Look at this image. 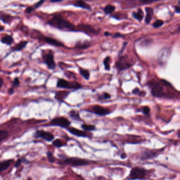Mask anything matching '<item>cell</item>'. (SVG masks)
Segmentation results:
<instances>
[{"label": "cell", "mask_w": 180, "mask_h": 180, "mask_svg": "<svg viewBox=\"0 0 180 180\" xmlns=\"http://www.w3.org/2000/svg\"><path fill=\"white\" fill-rule=\"evenodd\" d=\"M26 161V159H19V160H18V161L16 162V163L14 165V166H15V168H18V167L20 165L21 163L25 162Z\"/></svg>", "instance_id": "obj_32"}, {"label": "cell", "mask_w": 180, "mask_h": 180, "mask_svg": "<svg viewBox=\"0 0 180 180\" xmlns=\"http://www.w3.org/2000/svg\"><path fill=\"white\" fill-rule=\"evenodd\" d=\"M27 43L28 42L26 41H22L21 42L19 43L18 44L16 45V47H14V50L16 51H20L26 46Z\"/></svg>", "instance_id": "obj_25"}, {"label": "cell", "mask_w": 180, "mask_h": 180, "mask_svg": "<svg viewBox=\"0 0 180 180\" xmlns=\"http://www.w3.org/2000/svg\"><path fill=\"white\" fill-rule=\"evenodd\" d=\"M149 112H150V109H149V107H147V106L143 107V113L145 114H148L149 113Z\"/></svg>", "instance_id": "obj_35"}, {"label": "cell", "mask_w": 180, "mask_h": 180, "mask_svg": "<svg viewBox=\"0 0 180 180\" xmlns=\"http://www.w3.org/2000/svg\"><path fill=\"white\" fill-rule=\"evenodd\" d=\"M33 10V9L32 8H31V7L28 8L26 9V12L28 13H30L31 11H32Z\"/></svg>", "instance_id": "obj_40"}, {"label": "cell", "mask_w": 180, "mask_h": 180, "mask_svg": "<svg viewBox=\"0 0 180 180\" xmlns=\"http://www.w3.org/2000/svg\"><path fill=\"white\" fill-rule=\"evenodd\" d=\"M175 10L177 13H180V7L178 6H176L175 7Z\"/></svg>", "instance_id": "obj_41"}, {"label": "cell", "mask_w": 180, "mask_h": 180, "mask_svg": "<svg viewBox=\"0 0 180 180\" xmlns=\"http://www.w3.org/2000/svg\"><path fill=\"white\" fill-rule=\"evenodd\" d=\"M65 164L71 165L74 166H84L89 164V161L87 160L77 158H71L64 160Z\"/></svg>", "instance_id": "obj_6"}, {"label": "cell", "mask_w": 180, "mask_h": 180, "mask_svg": "<svg viewBox=\"0 0 180 180\" xmlns=\"http://www.w3.org/2000/svg\"><path fill=\"white\" fill-rule=\"evenodd\" d=\"M48 24L60 30H74V26L60 16H55L53 17L50 20H49Z\"/></svg>", "instance_id": "obj_1"}, {"label": "cell", "mask_w": 180, "mask_h": 180, "mask_svg": "<svg viewBox=\"0 0 180 180\" xmlns=\"http://www.w3.org/2000/svg\"><path fill=\"white\" fill-rule=\"evenodd\" d=\"M131 66V64L128 60V57L126 56H121L119 57V59L115 64L116 69L119 71L128 69Z\"/></svg>", "instance_id": "obj_5"}, {"label": "cell", "mask_w": 180, "mask_h": 180, "mask_svg": "<svg viewBox=\"0 0 180 180\" xmlns=\"http://www.w3.org/2000/svg\"><path fill=\"white\" fill-rule=\"evenodd\" d=\"M150 87L151 89L153 95L156 97H159L162 94V87L157 82H151L150 83Z\"/></svg>", "instance_id": "obj_10"}, {"label": "cell", "mask_w": 180, "mask_h": 180, "mask_svg": "<svg viewBox=\"0 0 180 180\" xmlns=\"http://www.w3.org/2000/svg\"><path fill=\"white\" fill-rule=\"evenodd\" d=\"M13 162V160H9L0 162V173L7 170Z\"/></svg>", "instance_id": "obj_13"}, {"label": "cell", "mask_w": 180, "mask_h": 180, "mask_svg": "<svg viewBox=\"0 0 180 180\" xmlns=\"http://www.w3.org/2000/svg\"><path fill=\"white\" fill-rule=\"evenodd\" d=\"M178 136H179V138H180V131L178 132Z\"/></svg>", "instance_id": "obj_46"}, {"label": "cell", "mask_w": 180, "mask_h": 180, "mask_svg": "<svg viewBox=\"0 0 180 180\" xmlns=\"http://www.w3.org/2000/svg\"><path fill=\"white\" fill-rule=\"evenodd\" d=\"M115 9H116L115 6L112 5H109L105 7L104 10L106 14H110V13L113 12L115 10Z\"/></svg>", "instance_id": "obj_26"}, {"label": "cell", "mask_w": 180, "mask_h": 180, "mask_svg": "<svg viewBox=\"0 0 180 180\" xmlns=\"http://www.w3.org/2000/svg\"><path fill=\"white\" fill-rule=\"evenodd\" d=\"M35 137L42 138L43 140L48 142L52 141L54 138V136L50 132L44 131L43 130L38 131L35 134Z\"/></svg>", "instance_id": "obj_9"}, {"label": "cell", "mask_w": 180, "mask_h": 180, "mask_svg": "<svg viewBox=\"0 0 180 180\" xmlns=\"http://www.w3.org/2000/svg\"><path fill=\"white\" fill-rule=\"evenodd\" d=\"M3 84V80L0 77V87H2Z\"/></svg>", "instance_id": "obj_42"}, {"label": "cell", "mask_w": 180, "mask_h": 180, "mask_svg": "<svg viewBox=\"0 0 180 180\" xmlns=\"http://www.w3.org/2000/svg\"><path fill=\"white\" fill-rule=\"evenodd\" d=\"M62 0H51V1L52 2H59L60 1H62Z\"/></svg>", "instance_id": "obj_44"}, {"label": "cell", "mask_w": 180, "mask_h": 180, "mask_svg": "<svg viewBox=\"0 0 180 180\" xmlns=\"http://www.w3.org/2000/svg\"><path fill=\"white\" fill-rule=\"evenodd\" d=\"M8 136V133L6 131L0 130V143L5 140Z\"/></svg>", "instance_id": "obj_28"}, {"label": "cell", "mask_w": 180, "mask_h": 180, "mask_svg": "<svg viewBox=\"0 0 180 180\" xmlns=\"http://www.w3.org/2000/svg\"><path fill=\"white\" fill-rule=\"evenodd\" d=\"M146 175V171L145 169L139 167H134L131 169L128 180H142L145 178Z\"/></svg>", "instance_id": "obj_2"}, {"label": "cell", "mask_w": 180, "mask_h": 180, "mask_svg": "<svg viewBox=\"0 0 180 180\" xmlns=\"http://www.w3.org/2000/svg\"><path fill=\"white\" fill-rule=\"evenodd\" d=\"M139 92H140V90L138 89V88H136L133 90V93H134V94H138Z\"/></svg>", "instance_id": "obj_38"}, {"label": "cell", "mask_w": 180, "mask_h": 180, "mask_svg": "<svg viewBox=\"0 0 180 180\" xmlns=\"http://www.w3.org/2000/svg\"><path fill=\"white\" fill-rule=\"evenodd\" d=\"M1 42L3 43L6 44L11 45L13 42V39L11 36L6 35V36L2 38L1 39Z\"/></svg>", "instance_id": "obj_20"}, {"label": "cell", "mask_w": 180, "mask_h": 180, "mask_svg": "<svg viewBox=\"0 0 180 180\" xmlns=\"http://www.w3.org/2000/svg\"><path fill=\"white\" fill-rule=\"evenodd\" d=\"M74 5L77 7H80L81 8H84V9H87L90 10L91 8V6H90L89 4L86 3L85 2H84L82 0H77L74 2Z\"/></svg>", "instance_id": "obj_15"}, {"label": "cell", "mask_w": 180, "mask_h": 180, "mask_svg": "<svg viewBox=\"0 0 180 180\" xmlns=\"http://www.w3.org/2000/svg\"><path fill=\"white\" fill-rule=\"evenodd\" d=\"M178 30L180 31V26H179V27H178Z\"/></svg>", "instance_id": "obj_47"}, {"label": "cell", "mask_w": 180, "mask_h": 180, "mask_svg": "<svg viewBox=\"0 0 180 180\" xmlns=\"http://www.w3.org/2000/svg\"><path fill=\"white\" fill-rule=\"evenodd\" d=\"M140 1L142 3H143V4H149V3H152V2L158 1H159V0H140Z\"/></svg>", "instance_id": "obj_33"}, {"label": "cell", "mask_w": 180, "mask_h": 180, "mask_svg": "<svg viewBox=\"0 0 180 180\" xmlns=\"http://www.w3.org/2000/svg\"><path fill=\"white\" fill-rule=\"evenodd\" d=\"M122 37V35L120 34L119 33H116V34H115V35L114 36V38H118V37Z\"/></svg>", "instance_id": "obj_43"}, {"label": "cell", "mask_w": 180, "mask_h": 180, "mask_svg": "<svg viewBox=\"0 0 180 180\" xmlns=\"http://www.w3.org/2000/svg\"><path fill=\"white\" fill-rule=\"evenodd\" d=\"M69 116L74 120L76 121H81V119L79 113L75 110H71V111L69 112Z\"/></svg>", "instance_id": "obj_18"}, {"label": "cell", "mask_w": 180, "mask_h": 180, "mask_svg": "<svg viewBox=\"0 0 180 180\" xmlns=\"http://www.w3.org/2000/svg\"><path fill=\"white\" fill-rule=\"evenodd\" d=\"M71 122L69 121L67 119L64 117H55L52 119L49 123V126H57L62 128L67 129L70 126Z\"/></svg>", "instance_id": "obj_4"}, {"label": "cell", "mask_w": 180, "mask_h": 180, "mask_svg": "<svg viewBox=\"0 0 180 180\" xmlns=\"http://www.w3.org/2000/svg\"><path fill=\"white\" fill-rule=\"evenodd\" d=\"M163 24V21L161 20H158L156 21L155 22L153 23V26L155 28H159L160 26H162Z\"/></svg>", "instance_id": "obj_30"}, {"label": "cell", "mask_w": 180, "mask_h": 180, "mask_svg": "<svg viewBox=\"0 0 180 180\" xmlns=\"http://www.w3.org/2000/svg\"><path fill=\"white\" fill-rule=\"evenodd\" d=\"M143 12L141 9H139L138 10V12H134L133 13V16L134 18L137 19L139 21H141L142 20V18H143Z\"/></svg>", "instance_id": "obj_22"}, {"label": "cell", "mask_w": 180, "mask_h": 180, "mask_svg": "<svg viewBox=\"0 0 180 180\" xmlns=\"http://www.w3.org/2000/svg\"><path fill=\"white\" fill-rule=\"evenodd\" d=\"M80 29L82 30L85 31V32L91 33L92 34H96L97 31H95V29L92 28V26L87 25H81L80 26Z\"/></svg>", "instance_id": "obj_16"}, {"label": "cell", "mask_w": 180, "mask_h": 180, "mask_svg": "<svg viewBox=\"0 0 180 180\" xmlns=\"http://www.w3.org/2000/svg\"><path fill=\"white\" fill-rule=\"evenodd\" d=\"M67 129L70 133L74 136H77L78 137H87V134L85 132L81 131L80 129H77L73 127H69L67 128Z\"/></svg>", "instance_id": "obj_12"}, {"label": "cell", "mask_w": 180, "mask_h": 180, "mask_svg": "<svg viewBox=\"0 0 180 180\" xmlns=\"http://www.w3.org/2000/svg\"><path fill=\"white\" fill-rule=\"evenodd\" d=\"M14 88L13 87H11V88L9 90H8V93H9L10 94H13L14 93Z\"/></svg>", "instance_id": "obj_37"}, {"label": "cell", "mask_w": 180, "mask_h": 180, "mask_svg": "<svg viewBox=\"0 0 180 180\" xmlns=\"http://www.w3.org/2000/svg\"><path fill=\"white\" fill-rule=\"evenodd\" d=\"M111 62V57H106L103 61V64L105 67V70L109 71L110 70V63Z\"/></svg>", "instance_id": "obj_23"}, {"label": "cell", "mask_w": 180, "mask_h": 180, "mask_svg": "<svg viewBox=\"0 0 180 180\" xmlns=\"http://www.w3.org/2000/svg\"><path fill=\"white\" fill-rule=\"evenodd\" d=\"M105 35H106V36H108V35H110L109 33L105 32Z\"/></svg>", "instance_id": "obj_45"}, {"label": "cell", "mask_w": 180, "mask_h": 180, "mask_svg": "<svg viewBox=\"0 0 180 180\" xmlns=\"http://www.w3.org/2000/svg\"><path fill=\"white\" fill-rule=\"evenodd\" d=\"M53 145L57 148H61L65 146L64 143L60 139H56L53 142Z\"/></svg>", "instance_id": "obj_27"}, {"label": "cell", "mask_w": 180, "mask_h": 180, "mask_svg": "<svg viewBox=\"0 0 180 180\" xmlns=\"http://www.w3.org/2000/svg\"><path fill=\"white\" fill-rule=\"evenodd\" d=\"M82 128L86 131H92L95 129V126L93 125H88L86 124H82L81 126Z\"/></svg>", "instance_id": "obj_24"}, {"label": "cell", "mask_w": 180, "mask_h": 180, "mask_svg": "<svg viewBox=\"0 0 180 180\" xmlns=\"http://www.w3.org/2000/svg\"><path fill=\"white\" fill-rule=\"evenodd\" d=\"M69 93L67 92H59L58 93H56L55 98L56 99L58 100L59 101H62V100L64 99L65 97L68 95Z\"/></svg>", "instance_id": "obj_19"}, {"label": "cell", "mask_w": 180, "mask_h": 180, "mask_svg": "<svg viewBox=\"0 0 180 180\" xmlns=\"http://www.w3.org/2000/svg\"><path fill=\"white\" fill-rule=\"evenodd\" d=\"M146 23H149L152 19L153 14V10L151 8H146Z\"/></svg>", "instance_id": "obj_17"}, {"label": "cell", "mask_w": 180, "mask_h": 180, "mask_svg": "<svg viewBox=\"0 0 180 180\" xmlns=\"http://www.w3.org/2000/svg\"><path fill=\"white\" fill-rule=\"evenodd\" d=\"M44 40L47 43H48L49 44L52 45L54 46H57V47H63L64 46L62 43L55 40V39L51 38L46 37L44 38Z\"/></svg>", "instance_id": "obj_14"}, {"label": "cell", "mask_w": 180, "mask_h": 180, "mask_svg": "<svg viewBox=\"0 0 180 180\" xmlns=\"http://www.w3.org/2000/svg\"><path fill=\"white\" fill-rule=\"evenodd\" d=\"M19 85H20V82H19L18 79V78H15V79H14V82L13 83L12 87L13 88L15 87H18L19 86Z\"/></svg>", "instance_id": "obj_34"}, {"label": "cell", "mask_w": 180, "mask_h": 180, "mask_svg": "<svg viewBox=\"0 0 180 180\" xmlns=\"http://www.w3.org/2000/svg\"><path fill=\"white\" fill-rule=\"evenodd\" d=\"M171 54V50L168 48H163L159 53L158 58L160 62H165L168 60Z\"/></svg>", "instance_id": "obj_11"}, {"label": "cell", "mask_w": 180, "mask_h": 180, "mask_svg": "<svg viewBox=\"0 0 180 180\" xmlns=\"http://www.w3.org/2000/svg\"><path fill=\"white\" fill-rule=\"evenodd\" d=\"M57 87L66 89H78L81 88V84L75 82H68L64 79H59L57 82Z\"/></svg>", "instance_id": "obj_3"}, {"label": "cell", "mask_w": 180, "mask_h": 180, "mask_svg": "<svg viewBox=\"0 0 180 180\" xmlns=\"http://www.w3.org/2000/svg\"><path fill=\"white\" fill-rule=\"evenodd\" d=\"M179 4H180V2H179Z\"/></svg>", "instance_id": "obj_48"}, {"label": "cell", "mask_w": 180, "mask_h": 180, "mask_svg": "<svg viewBox=\"0 0 180 180\" xmlns=\"http://www.w3.org/2000/svg\"><path fill=\"white\" fill-rule=\"evenodd\" d=\"M91 112H93V113L100 116H106L111 113L109 109L98 105L93 106Z\"/></svg>", "instance_id": "obj_8"}, {"label": "cell", "mask_w": 180, "mask_h": 180, "mask_svg": "<svg viewBox=\"0 0 180 180\" xmlns=\"http://www.w3.org/2000/svg\"><path fill=\"white\" fill-rule=\"evenodd\" d=\"M47 159H48L49 162H50L51 163H54L55 162V159L54 156H53L52 153L51 152H47Z\"/></svg>", "instance_id": "obj_29"}, {"label": "cell", "mask_w": 180, "mask_h": 180, "mask_svg": "<svg viewBox=\"0 0 180 180\" xmlns=\"http://www.w3.org/2000/svg\"><path fill=\"white\" fill-rule=\"evenodd\" d=\"M44 62L50 70H54L56 67V63L55 62L54 55L52 52H50L43 56Z\"/></svg>", "instance_id": "obj_7"}, {"label": "cell", "mask_w": 180, "mask_h": 180, "mask_svg": "<svg viewBox=\"0 0 180 180\" xmlns=\"http://www.w3.org/2000/svg\"><path fill=\"white\" fill-rule=\"evenodd\" d=\"M111 97V95L110 94L107 93H104L102 97H99L100 99H109Z\"/></svg>", "instance_id": "obj_31"}, {"label": "cell", "mask_w": 180, "mask_h": 180, "mask_svg": "<svg viewBox=\"0 0 180 180\" xmlns=\"http://www.w3.org/2000/svg\"><path fill=\"white\" fill-rule=\"evenodd\" d=\"M126 156H127V155H126V154L125 153H123L121 155V158L122 159H126Z\"/></svg>", "instance_id": "obj_39"}, {"label": "cell", "mask_w": 180, "mask_h": 180, "mask_svg": "<svg viewBox=\"0 0 180 180\" xmlns=\"http://www.w3.org/2000/svg\"><path fill=\"white\" fill-rule=\"evenodd\" d=\"M44 1L45 0H41L40 1H39V2L35 5V8H39V6H40L41 5H42L43 3L44 2Z\"/></svg>", "instance_id": "obj_36"}, {"label": "cell", "mask_w": 180, "mask_h": 180, "mask_svg": "<svg viewBox=\"0 0 180 180\" xmlns=\"http://www.w3.org/2000/svg\"><path fill=\"white\" fill-rule=\"evenodd\" d=\"M80 71V73L82 77H83L85 80H89L90 78V72L89 71L87 70H85V69H82V68H80L79 70Z\"/></svg>", "instance_id": "obj_21"}]
</instances>
